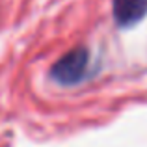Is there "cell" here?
I'll list each match as a JSON object with an SVG mask.
<instances>
[{"mask_svg": "<svg viewBox=\"0 0 147 147\" xmlns=\"http://www.w3.org/2000/svg\"><path fill=\"white\" fill-rule=\"evenodd\" d=\"M88 61H90L88 50L75 49L54 63L50 75L56 82L63 84V86H73V84L80 82L84 78V75L88 71Z\"/></svg>", "mask_w": 147, "mask_h": 147, "instance_id": "6da1fadb", "label": "cell"}, {"mask_svg": "<svg viewBox=\"0 0 147 147\" xmlns=\"http://www.w3.org/2000/svg\"><path fill=\"white\" fill-rule=\"evenodd\" d=\"M114 17L121 26H132L145 17L147 0H112Z\"/></svg>", "mask_w": 147, "mask_h": 147, "instance_id": "7a4b0ae2", "label": "cell"}]
</instances>
